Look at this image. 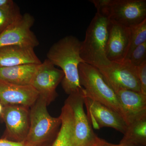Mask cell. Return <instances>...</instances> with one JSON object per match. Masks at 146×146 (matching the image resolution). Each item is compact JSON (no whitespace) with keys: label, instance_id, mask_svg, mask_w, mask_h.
<instances>
[{"label":"cell","instance_id":"cell-1","mask_svg":"<svg viewBox=\"0 0 146 146\" xmlns=\"http://www.w3.org/2000/svg\"><path fill=\"white\" fill-rule=\"evenodd\" d=\"M81 42L73 36H67L58 41L47 53V59L64 73L61 83L63 90L70 95L83 90L79 77L78 67L85 63L80 55Z\"/></svg>","mask_w":146,"mask_h":146},{"label":"cell","instance_id":"cell-2","mask_svg":"<svg viewBox=\"0 0 146 146\" xmlns=\"http://www.w3.org/2000/svg\"><path fill=\"white\" fill-rule=\"evenodd\" d=\"M110 23L107 18L96 13L86 29L85 39L81 42V58L98 70L111 63L106 55Z\"/></svg>","mask_w":146,"mask_h":146},{"label":"cell","instance_id":"cell-3","mask_svg":"<svg viewBox=\"0 0 146 146\" xmlns=\"http://www.w3.org/2000/svg\"><path fill=\"white\" fill-rule=\"evenodd\" d=\"M48 105L46 100L39 95L31 107L29 130L25 141L39 145L55 140L61 126V118L52 117L47 110Z\"/></svg>","mask_w":146,"mask_h":146},{"label":"cell","instance_id":"cell-4","mask_svg":"<svg viewBox=\"0 0 146 146\" xmlns=\"http://www.w3.org/2000/svg\"><path fill=\"white\" fill-rule=\"evenodd\" d=\"M97 13L110 22L131 27L146 19V0H100Z\"/></svg>","mask_w":146,"mask_h":146},{"label":"cell","instance_id":"cell-5","mask_svg":"<svg viewBox=\"0 0 146 146\" xmlns=\"http://www.w3.org/2000/svg\"><path fill=\"white\" fill-rule=\"evenodd\" d=\"M78 72L80 83L84 90V96L105 105L123 117L117 95L100 71L89 64L82 63L79 66Z\"/></svg>","mask_w":146,"mask_h":146},{"label":"cell","instance_id":"cell-6","mask_svg":"<svg viewBox=\"0 0 146 146\" xmlns=\"http://www.w3.org/2000/svg\"><path fill=\"white\" fill-rule=\"evenodd\" d=\"M98 70L115 92L120 89H125L141 93L136 67L127 60L111 62L107 67Z\"/></svg>","mask_w":146,"mask_h":146},{"label":"cell","instance_id":"cell-7","mask_svg":"<svg viewBox=\"0 0 146 146\" xmlns=\"http://www.w3.org/2000/svg\"><path fill=\"white\" fill-rule=\"evenodd\" d=\"M35 19L29 13L22 15L0 34V47L15 46L33 48L39 44L31 28Z\"/></svg>","mask_w":146,"mask_h":146},{"label":"cell","instance_id":"cell-8","mask_svg":"<svg viewBox=\"0 0 146 146\" xmlns=\"http://www.w3.org/2000/svg\"><path fill=\"white\" fill-rule=\"evenodd\" d=\"M1 116L6 127L3 139L17 142L25 141L30 128L29 108L21 105L3 106Z\"/></svg>","mask_w":146,"mask_h":146},{"label":"cell","instance_id":"cell-9","mask_svg":"<svg viewBox=\"0 0 146 146\" xmlns=\"http://www.w3.org/2000/svg\"><path fill=\"white\" fill-rule=\"evenodd\" d=\"M84 105L86 108L87 119L95 129L109 127L123 134L125 132L127 124L121 115L115 110L85 96Z\"/></svg>","mask_w":146,"mask_h":146},{"label":"cell","instance_id":"cell-10","mask_svg":"<svg viewBox=\"0 0 146 146\" xmlns=\"http://www.w3.org/2000/svg\"><path fill=\"white\" fill-rule=\"evenodd\" d=\"M64 76L63 71L46 59L39 65L31 86L49 105L57 96L56 88Z\"/></svg>","mask_w":146,"mask_h":146},{"label":"cell","instance_id":"cell-11","mask_svg":"<svg viewBox=\"0 0 146 146\" xmlns=\"http://www.w3.org/2000/svg\"><path fill=\"white\" fill-rule=\"evenodd\" d=\"M131 35L130 27L110 22L106 47V57L110 61L122 62L126 60L130 47Z\"/></svg>","mask_w":146,"mask_h":146},{"label":"cell","instance_id":"cell-12","mask_svg":"<svg viewBox=\"0 0 146 146\" xmlns=\"http://www.w3.org/2000/svg\"><path fill=\"white\" fill-rule=\"evenodd\" d=\"M39 97L31 86H21L0 81V103L3 106L21 105L31 107Z\"/></svg>","mask_w":146,"mask_h":146},{"label":"cell","instance_id":"cell-13","mask_svg":"<svg viewBox=\"0 0 146 146\" xmlns=\"http://www.w3.org/2000/svg\"><path fill=\"white\" fill-rule=\"evenodd\" d=\"M127 125L146 114V96L140 92L121 89L115 92Z\"/></svg>","mask_w":146,"mask_h":146},{"label":"cell","instance_id":"cell-14","mask_svg":"<svg viewBox=\"0 0 146 146\" xmlns=\"http://www.w3.org/2000/svg\"><path fill=\"white\" fill-rule=\"evenodd\" d=\"M42 63L33 48L15 45L0 47V68Z\"/></svg>","mask_w":146,"mask_h":146},{"label":"cell","instance_id":"cell-15","mask_svg":"<svg viewBox=\"0 0 146 146\" xmlns=\"http://www.w3.org/2000/svg\"><path fill=\"white\" fill-rule=\"evenodd\" d=\"M39 65L27 64L0 68V81L18 86H31Z\"/></svg>","mask_w":146,"mask_h":146},{"label":"cell","instance_id":"cell-16","mask_svg":"<svg viewBox=\"0 0 146 146\" xmlns=\"http://www.w3.org/2000/svg\"><path fill=\"white\" fill-rule=\"evenodd\" d=\"M60 117L61 120L60 130L52 146H92L82 143L76 138L74 115L70 108H63Z\"/></svg>","mask_w":146,"mask_h":146},{"label":"cell","instance_id":"cell-17","mask_svg":"<svg viewBox=\"0 0 146 146\" xmlns=\"http://www.w3.org/2000/svg\"><path fill=\"white\" fill-rule=\"evenodd\" d=\"M120 144L146 146V114L127 125Z\"/></svg>","mask_w":146,"mask_h":146},{"label":"cell","instance_id":"cell-18","mask_svg":"<svg viewBox=\"0 0 146 146\" xmlns=\"http://www.w3.org/2000/svg\"><path fill=\"white\" fill-rule=\"evenodd\" d=\"M130 28L131 30L130 47L126 60L134 49L146 42V19L141 23Z\"/></svg>","mask_w":146,"mask_h":146},{"label":"cell","instance_id":"cell-19","mask_svg":"<svg viewBox=\"0 0 146 146\" xmlns=\"http://www.w3.org/2000/svg\"><path fill=\"white\" fill-rule=\"evenodd\" d=\"M22 15L18 7L11 10L0 9V34Z\"/></svg>","mask_w":146,"mask_h":146},{"label":"cell","instance_id":"cell-20","mask_svg":"<svg viewBox=\"0 0 146 146\" xmlns=\"http://www.w3.org/2000/svg\"><path fill=\"white\" fill-rule=\"evenodd\" d=\"M126 60L135 67H138L146 62V42L134 49Z\"/></svg>","mask_w":146,"mask_h":146},{"label":"cell","instance_id":"cell-21","mask_svg":"<svg viewBox=\"0 0 146 146\" xmlns=\"http://www.w3.org/2000/svg\"><path fill=\"white\" fill-rule=\"evenodd\" d=\"M136 74L140 82L141 92L146 96V61L136 67Z\"/></svg>","mask_w":146,"mask_h":146},{"label":"cell","instance_id":"cell-22","mask_svg":"<svg viewBox=\"0 0 146 146\" xmlns=\"http://www.w3.org/2000/svg\"><path fill=\"white\" fill-rule=\"evenodd\" d=\"M53 142L47 143L39 145H32L26 141L21 142H14L5 139H0V146H52Z\"/></svg>","mask_w":146,"mask_h":146},{"label":"cell","instance_id":"cell-23","mask_svg":"<svg viewBox=\"0 0 146 146\" xmlns=\"http://www.w3.org/2000/svg\"><path fill=\"white\" fill-rule=\"evenodd\" d=\"M17 7L12 0H0V9L1 10H11Z\"/></svg>","mask_w":146,"mask_h":146},{"label":"cell","instance_id":"cell-24","mask_svg":"<svg viewBox=\"0 0 146 146\" xmlns=\"http://www.w3.org/2000/svg\"><path fill=\"white\" fill-rule=\"evenodd\" d=\"M99 146H136L133 145H125V144H119V145H115L108 143L107 141L101 138L100 143Z\"/></svg>","mask_w":146,"mask_h":146},{"label":"cell","instance_id":"cell-25","mask_svg":"<svg viewBox=\"0 0 146 146\" xmlns=\"http://www.w3.org/2000/svg\"><path fill=\"white\" fill-rule=\"evenodd\" d=\"M3 106L1 104V103H0V116H1L3 110Z\"/></svg>","mask_w":146,"mask_h":146}]
</instances>
